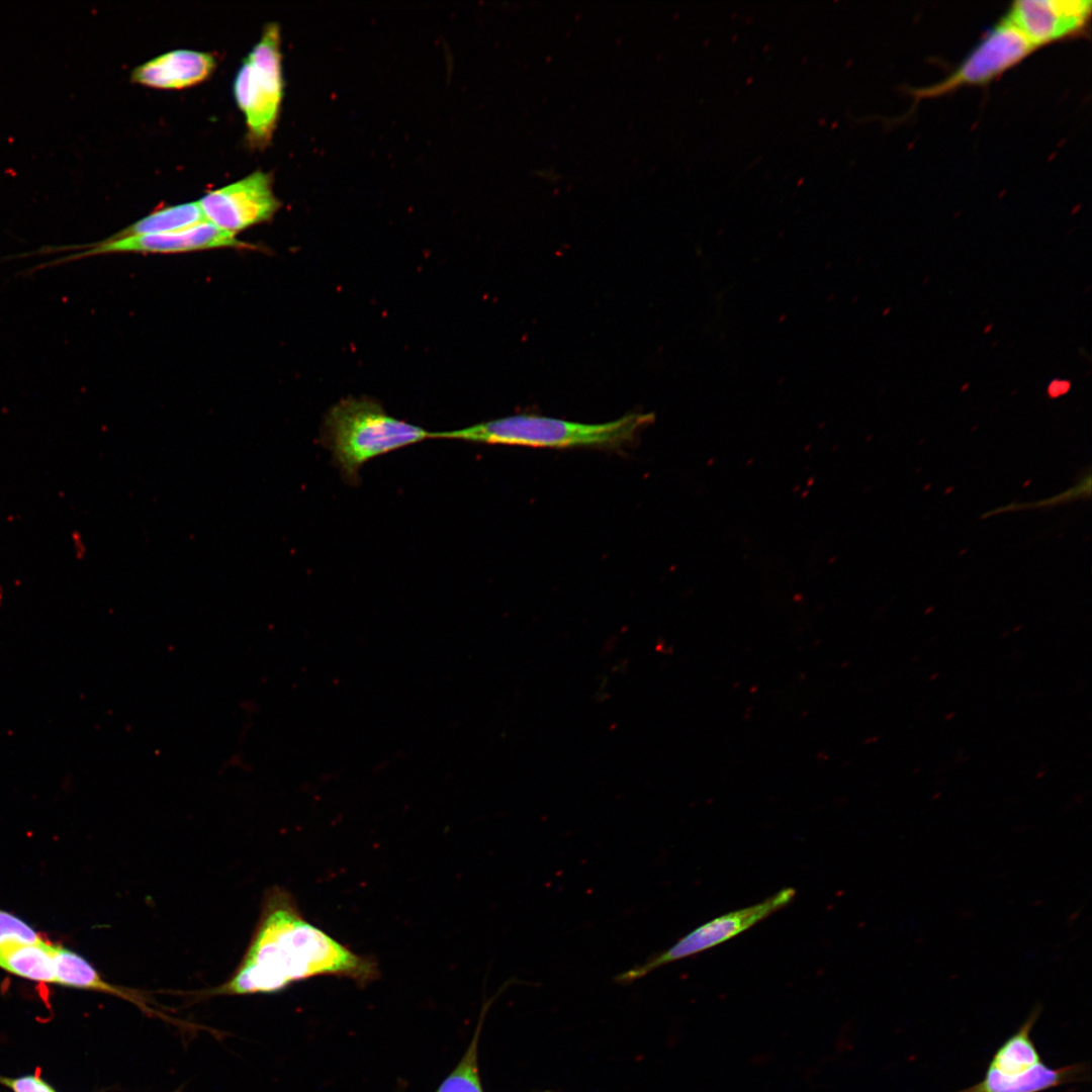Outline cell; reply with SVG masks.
I'll return each mask as SVG.
<instances>
[{
	"instance_id": "obj_7",
	"label": "cell",
	"mask_w": 1092,
	"mask_h": 1092,
	"mask_svg": "<svg viewBox=\"0 0 1092 1092\" xmlns=\"http://www.w3.org/2000/svg\"><path fill=\"white\" fill-rule=\"evenodd\" d=\"M224 248L254 249L256 247L237 239L236 236L222 231L208 221H204L189 229L172 233L119 239L108 237L107 239L94 244L43 247L35 253L39 255L52 254L65 250H74L77 252L39 264L30 268L27 272L32 273L43 268L55 267L68 262L99 255L118 253L180 254Z\"/></svg>"
},
{
	"instance_id": "obj_12",
	"label": "cell",
	"mask_w": 1092,
	"mask_h": 1092,
	"mask_svg": "<svg viewBox=\"0 0 1092 1092\" xmlns=\"http://www.w3.org/2000/svg\"><path fill=\"white\" fill-rule=\"evenodd\" d=\"M54 960L57 984L116 996L129 1001L149 1016H157L169 1022H175L165 1013L153 1008L144 993L106 981L86 959L77 952L54 944Z\"/></svg>"
},
{
	"instance_id": "obj_8",
	"label": "cell",
	"mask_w": 1092,
	"mask_h": 1092,
	"mask_svg": "<svg viewBox=\"0 0 1092 1092\" xmlns=\"http://www.w3.org/2000/svg\"><path fill=\"white\" fill-rule=\"evenodd\" d=\"M795 895L794 888H784L761 902L718 916L697 927L669 948L656 953L642 965H637L620 974L616 977V981L621 983L634 981L659 967L721 944L789 905Z\"/></svg>"
},
{
	"instance_id": "obj_2",
	"label": "cell",
	"mask_w": 1092,
	"mask_h": 1092,
	"mask_svg": "<svg viewBox=\"0 0 1092 1092\" xmlns=\"http://www.w3.org/2000/svg\"><path fill=\"white\" fill-rule=\"evenodd\" d=\"M654 422L653 414L634 413L602 424L516 415L466 428L432 432L431 438L540 448H620Z\"/></svg>"
},
{
	"instance_id": "obj_14",
	"label": "cell",
	"mask_w": 1092,
	"mask_h": 1092,
	"mask_svg": "<svg viewBox=\"0 0 1092 1092\" xmlns=\"http://www.w3.org/2000/svg\"><path fill=\"white\" fill-rule=\"evenodd\" d=\"M206 221L198 201L181 203L155 210L134 221L113 239L178 232Z\"/></svg>"
},
{
	"instance_id": "obj_17",
	"label": "cell",
	"mask_w": 1092,
	"mask_h": 1092,
	"mask_svg": "<svg viewBox=\"0 0 1092 1092\" xmlns=\"http://www.w3.org/2000/svg\"><path fill=\"white\" fill-rule=\"evenodd\" d=\"M0 1084L9 1087L13 1092H56L47 1082L36 1075H28L14 1079L0 1076Z\"/></svg>"
},
{
	"instance_id": "obj_9",
	"label": "cell",
	"mask_w": 1092,
	"mask_h": 1092,
	"mask_svg": "<svg viewBox=\"0 0 1092 1092\" xmlns=\"http://www.w3.org/2000/svg\"><path fill=\"white\" fill-rule=\"evenodd\" d=\"M198 203L206 221L234 236L271 219L281 206L267 173L249 176L207 192Z\"/></svg>"
},
{
	"instance_id": "obj_6",
	"label": "cell",
	"mask_w": 1092,
	"mask_h": 1092,
	"mask_svg": "<svg viewBox=\"0 0 1092 1092\" xmlns=\"http://www.w3.org/2000/svg\"><path fill=\"white\" fill-rule=\"evenodd\" d=\"M1032 43L1005 16L973 48L944 79L910 90L915 100L940 97L968 86L985 85L1034 51Z\"/></svg>"
},
{
	"instance_id": "obj_5",
	"label": "cell",
	"mask_w": 1092,
	"mask_h": 1092,
	"mask_svg": "<svg viewBox=\"0 0 1092 1092\" xmlns=\"http://www.w3.org/2000/svg\"><path fill=\"white\" fill-rule=\"evenodd\" d=\"M236 101L253 141L265 144L275 128L283 96L279 27L266 26L235 79Z\"/></svg>"
},
{
	"instance_id": "obj_4",
	"label": "cell",
	"mask_w": 1092,
	"mask_h": 1092,
	"mask_svg": "<svg viewBox=\"0 0 1092 1092\" xmlns=\"http://www.w3.org/2000/svg\"><path fill=\"white\" fill-rule=\"evenodd\" d=\"M1040 1012L1041 1006L1038 1004L997 1048L979 1082L954 1092H1043L1089 1080L1087 1063L1053 1068L1043 1062L1031 1037Z\"/></svg>"
},
{
	"instance_id": "obj_13",
	"label": "cell",
	"mask_w": 1092,
	"mask_h": 1092,
	"mask_svg": "<svg viewBox=\"0 0 1092 1092\" xmlns=\"http://www.w3.org/2000/svg\"><path fill=\"white\" fill-rule=\"evenodd\" d=\"M0 968L15 976L39 983H56L54 944L41 940L0 944Z\"/></svg>"
},
{
	"instance_id": "obj_16",
	"label": "cell",
	"mask_w": 1092,
	"mask_h": 1092,
	"mask_svg": "<svg viewBox=\"0 0 1092 1092\" xmlns=\"http://www.w3.org/2000/svg\"><path fill=\"white\" fill-rule=\"evenodd\" d=\"M41 936L24 920L0 909V944L9 941L33 943Z\"/></svg>"
},
{
	"instance_id": "obj_11",
	"label": "cell",
	"mask_w": 1092,
	"mask_h": 1092,
	"mask_svg": "<svg viewBox=\"0 0 1092 1092\" xmlns=\"http://www.w3.org/2000/svg\"><path fill=\"white\" fill-rule=\"evenodd\" d=\"M216 67L211 54L175 50L136 67L131 80L157 89H183L206 80Z\"/></svg>"
},
{
	"instance_id": "obj_10",
	"label": "cell",
	"mask_w": 1092,
	"mask_h": 1092,
	"mask_svg": "<svg viewBox=\"0 0 1092 1092\" xmlns=\"http://www.w3.org/2000/svg\"><path fill=\"white\" fill-rule=\"evenodd\" d=\"M1091 5L1090 0H1018L1006 17L1037 49L1081 32Z\"/></svg>"
},
{
	"instance_id": "obj_15",
	"label": "cell",
	"mask_w": 1092,
	"mask_h": 1092,
	"mask_svg": "<svg viewBox=\"0 0 1092 1092\" xmlns=\"http://www.w3.org/2000/svg\"><path fill=\"white\" fill-rule=\"evenodd\" d=\"M478 1032L454 1071L436 1092H482L477 1067Z\"/></svg>"
},
{
	"instance_id": "obj_3",
	"label": "cell",
	"mask_w": 1092,
	"mask_h": 1092,
	"mask_svg": "<svg viewBox=\"0 0 1092 1092\" xmlns=\"http://www.w3.org/2000/svg\"><path fill=\"white\" fill-rule=\"evenodd\" d=\"M431 434L389 415L374 398L348 396L326 413L321 438L343 478L355 484L365 463L431 439Z\"/></svg>"
},
{
	"instance_id": "obj_18",
	"label": "cell",
	"mask_w": 1092,
	"mask_h": 1092,
	"mask_svg": "<svg viewBox=\"0 0 1092 1092\" xmlns=\"http://www.w3.org/2000/svg\"><path fill=\"white\" fill-rule=\"evenodd\" d=\"M953 715H954V713H953V712H951V713H950L949 715L945 716V719L947 720V719H949V718H950L951 716H953Z\"/></svg>"
},
{
	"instance_id": "obj_1",
	"label": "cell",
	"mask_w": 1092,
	"mask_h": 1092,
	"mask_svg": "<svg viewBox=\"0 0 1092 1092\" xmlns=\"http://www.w3.org/2000/svg\"><path fill=\"white\" fill-rule=\"evenodd\" d=\"M316 976L346 977L365 984L379 976V968L373 957L356 953L307 921L294 897L275 886L266 891L241 963L209 994L272 993Z\"/></svg>"
}]
</instances>
